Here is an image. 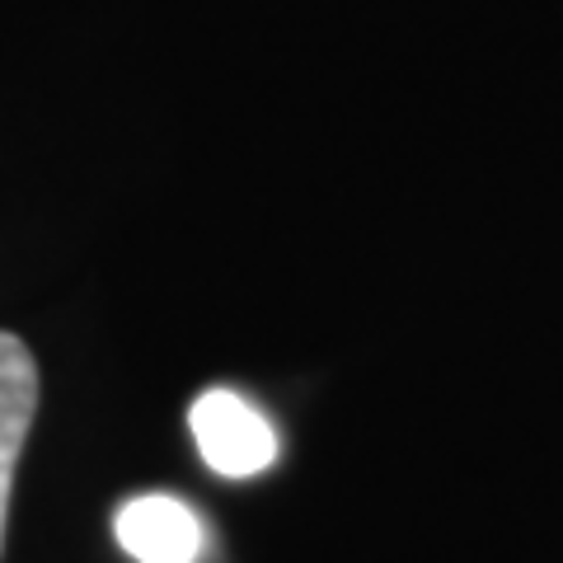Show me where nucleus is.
<instances>
[{"label": "nucleus", "mask_w": 563, "mask_h": 563, "mask_svg": "<svg viewBox=\"0 0 563 563\" xmlns=\"http://www.w3.org/2000/svg\"><path fill=\"white\" fill-rule=\"evenodd\" d=\"M33 413H38V362H33L24 339L0 333V544H5L14 470H20Z\"/></svg>", "instance_id": "nucleus-2"}, {"label": "nucleus", "mask_w": 563, "mask_h": 563, "mask_svg": "<svg viewBox=\"0 0 563 563\" xmlns=\"http://www.w3.org/2000/svg\"><path fill=\"white\" fill-rule=\"evenodd\" d=\"M118 544L136 563H192L202 550V526L179 498L165 493H146L132 498L113 521Z\"/></svg>", "instance_id": "nucleus-3"}, {"label": "nucleus", "mask_w": 563, "mask_h": 563, "mask_svg": "<svg viewBox=\"0 0 563 563\" xmlns=\"http://www.w3.org/2000/svg\"><path fill=\"white\" fill-rule=\"evenodd\" d=\"M188 428H192V442H198L202 461L217 474H225V479H250V474L268 470L277 455L273 428L235 390H207L188 409Z\"/></svg>", "instance_id": "nucleus-1"}]
</instances>
